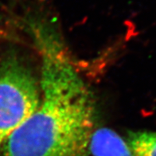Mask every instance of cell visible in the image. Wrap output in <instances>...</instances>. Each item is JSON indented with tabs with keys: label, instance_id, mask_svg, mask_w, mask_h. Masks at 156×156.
I'll return each instance as SVG.
<instances>
[{
	"label": "cell",
	"instance_id": "cell-5",
	"mask_svg": "<svg viewBox=\"0 0 156 156\" xmlns=\"http://www.w3.org/2000/svg\"><path fill=\"white\" fill-rule=\"evenodd\" d=\"M6 37V34L3 30L0 28V39H3Z\"/></svg>",
	"mask_w": 156,
	"mask_h": 156
},
{
	"label": "cell",
	"instance_id": "cell-4",
	"mask_svg": "<svg viewBox=\"0 0 156 156\" xmlns=\"http://www.w3.org/2000/svg\"><path fill=\"white\" fill-rule=\"evenodd\" d=\"M127 143L133 156H156V132H130Z\"/></svg>",
	"mask_w": 156,
	"mask_h": 156
},
{
	"label": "cell",
	"instance_id": "cell-3",
	"mask_svg": "<svg viewBox=\"0 0 156 156\" xmlns=\"http://www.w3.org/2000/svg\"><path fill=\"white\" fill-rule=\"evenodd\" d=\"M89 156H133L127 142L112 130L103 127L93 132Z\"/></svg>",
	"mask_w": 156,
	"mask_h": 156
},
{
	"label": "cell",
	"instance_id": "cell-2",
	"mask_svg": "<svg viewBox=\"0 0 156 156\" xmlns=\"http://www.w3.org/2000/svg\"><path fill=\"white\" fill-rule=\"evenodd\" d=\"M40 82L16 55L0 64V147L38 107Z\"/></svg>",
	"mask_w": 156,
	"mask_h": 156
},
{
	"label": "cell",
	"instance_id": "cell-1",
	"mask_svg": "<svg viewBox=\"0 0 156 156\" xmlns=\"http://www.w3.org/2000/svg\"><path fill=\"white\" fill-rule=\"evenodd\" d=\"M41 57V96L34 112L4 143V156H89L96 105L59 37L32 24Z\"/></svg>",
	"mask_w": 156,
	"mask_h": 156
}]
</instances>
